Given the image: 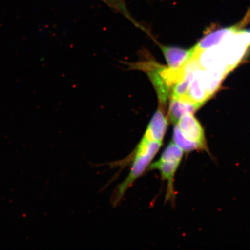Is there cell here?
<instances>
[{
	"instance_id": "cell-6",
	"label": "cell",
	"mask_w": 250,
	"mask_h": 250,
	"mask_svg": "<svg viewBox=\"0 0 250 250\" xmlns=\"http://www.w3.org/2000/svg\"><path fill=\"white\" fill-rule=\"evenodd\" d=\"M202 70L203 68H201L196 71L185 97L190 102L199 105L200 107L210 98L206 89Z\"/></svg>"
},
{
	"instance_id": "cell-2",
	"label": "cell",
	"mask_w": 250,
	"mask_h": 250,
	"mask_svg": "<svg viewBox=\"0 0 250 250\" xmlns=\"http://www.w3.org/2000/svg\"><path fill=\"white\" fill-rule=\"evenodd\" d=\"M184 153L182 149L171 141L158 160L152 162L148 168L149 170H158L162 180L167 181L165 201L170 202L173 205L175 203L176 197L174 186L175 175L180 167Z\"/></svg>"
},
{
	"instance_id": "cell-9",
	"label": "cell",
	"mask_w": 250,
	"mask_h": 250,
	"mask_svg": "<svg viewBox=\"0 0 250 250\" xmlns=\"http://www.w3.org/2000/svg\"><path fill=\"white\" fill-rule=\"evenodd\" d=\"M203 78L208 95L210 98L217 91L228 72L218 69L202 70Z\"/></svg>"
},
{
	"instance_id": "cell-7",
	"label": "cell",
	"mask_w": 250,
	"mask_h": 250,
	"mask_svg": "<svg viewBox=\"0 0 250 250\" xmlns=\"http://www.w3.org/2000/svg\"><path fill=\"white\" fill-rule=\"evenodd\" d=\"M201 107L184 98H171L168 108V119L174 124H176L183 115L194 114Z\"/></svg>"
},
{
	"instance_id": "cell-3",
	"label": "cell",
	"mask_w": 250,
	"mask_h": 250,
	"mask_svg": "<svg viewBox=\"0 0 250 250\" xmlns=\"http://www.w3.org/2000/svg\"><path fill=\"white\" fill-rule=\"evenodd\" d=\"M159 151L158 149L152 150L146 154L140 155L133 158L129 162L132 164L130 171L123 183L114 190L112 196V204L117 206L123 198L125 193L132 186L136 180L142 176L145 171H148L153 159Z\"/></svg>"
},
{
	"instance_id": "cell-1",
	"label": "cell",
	"mask_w": 250,
	"mask_h": 250,
	"mask_svg": "<svg viewBox=\"0 0 250 250\" xmlns=\"http://www.w3.org/2000/svg\"><path fill=\"white\" fill-rule=\"evenodd\" d=\"M172 139L185 153L208 150L204 129L192 114L184 115L178 121Z\"/></svg>"
},
{
	"instance_id": "cell-8",
	"label": "cell",
	"mask_w": 250,
	"mask_h": 250,
	"mask_svg": "<svg viewBox=\"0 0 250 250\" xmlns=\"http://www.w3.org/2000/svg\"><path fill=\"white\" fill-rule=\"evenodd\" d=\"M238 30L236 27H231L214 31L203 37L193 48L197 52L213 48L220 45L228 36Z\"/></svg>"
},
{
	"instance_id": "cell-4",
	"label": "cell",
	"mask_w": 250,
	"mask_h": 250,
	"mask_svg": "<svg viewBox=\"0 0 250 250\" xmlns=\"http://www.w3.org/2000/svg\"><path fill=\"white\" fill-rule=\"evenodd\" d=\"M167 126V118L163 108L159 107L153 115L143 137L149 140L163 142Z\"/></svg>"
},
{
	"instance_id": "cell-10",
	"label": "cell",
	"mask_w": 250,
	"mask_h": 250,
	"mask_svg": "<svg viewBox=\"0 0 250 250\" xmlns=\"http://www.w3.org/2000/svg\"><path fill=\"white\" fill-rule=\"evenodd\" d=\"M108 4L112 6V7L118 9H125L124 8V4H122L121 0H103Z\"/></svg>"
},
{
	"instance_id": "cell-5",
	"label": "cell",
	"mask_w": 250,
	"mask_h": 250,
	"mask_svg": "<svg viewBox=\"0 0 250 250\" xmlns=\"http://www.w3.org/2000/svg\"><path fill=\"white\" fill-rule=\"evenodd\" d=\"M168 67L173 70H179L194 54L195 50H189L173 46L161 47Z\"/></svg>"
}]
</instances>
